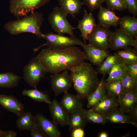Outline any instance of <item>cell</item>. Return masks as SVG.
I'll use <instances>...</instances> for the list:
<instances>
[{
    "label": "cell",
    "mask_w": 137,
    "mask_h": 137,
    "mask_svg": "<svg viewBox=\"0 0 137 137\" xmlns=\"http://www.w3.org/2000/svg\"><path fill=\"white\" fill-rule=\"evenodd\" d=\"M116 53L126 64L137 63V51L130 47L119 50Z\"/></svg>",
    "instance_id": "83f0119b"
},
{
    "label": "cell",
    "mask_w": 137,
    "mask_h": 137,
    "mask_svg": "<svg viewBox=\"0 0 137 137\" xmlns=\"http://www.w3.org/2000/svg\"><path fill=\"white\" fill-rule=\"evenodd\" d=\"M42 38L46 40V43L35 48V52L45 45H47L49 48H60L76 45L82 47L85 44L83 42L75 36L66 37L53 32L43 33Z\"/></svg>",
    "instance_id": "5b68a950"
},
{
    "label": "cell",
    "mask_w": 137,
    "mask_h": 137,
    "mask_svg": "<svg viewBox=\"0 0 137 137\" xmlns=\"http://www.w3.org/2000/svg\"><path fill=\"white\" fill-rule=\"evenodd\" d=\"M82 111L87 121L97 124H103L106 121L105 116L103 115L83 109Z\"/></svg>",
    "instance_id": "d6a6232c"
},
{
    "label": "cell",
    "mask_w": 137,
    "mask_h": 137,
    "mask_svg": "<svg viewBox=\"0 0 137 137\" xmlns=\"http://www.w3.org/2000/svg\"><path fill=\"white\" fill-rule=\"evenodd\" d=\"M22 78L13 73H0V88H12L17 86Z\"/></svg>",
    "instance_id": "484cf974"
},
{
    "label": "cell",
    "mask_w": 137,
    "mask_h": 137,
    "mask_svg": "<svg viewBox=\"0 0 137 137\" xmlns=\"http://www.w3.org/2000/svg\"><path fill=\"white\" fill-rule=\"evenodd\" d=\"M49 110L53 121L62 127L67 125L69 114L56 99L49 105Z\"/></svg>",
    "instance_id": "5bb4252c"
},
{
    "label": "cell",
    "mask_w": 137,
    "mask_h": 137,
    "mask_svg": "<svg viewBox=\"0 0 137 137\" xmlns=\"http://www.w3.org/2000/svg\"><path fill=\"white\" fill-rule=\"evenodd\" d=\"M82 109L76 110L69 114L67 125L70 132L77 128H82L85 125L87 121Z\"/></svg>",
    "instance_id": "cb8c5ba5"
},
{
    "label": "cell",
    "mask_w": 137,
    "mask_h": 137,
    "mask_svg": "<svg viewBox=\"0 0 137 137\" xmlns=\"http://www.w3.org/2000/svg\"><path fill=\"white\" fill-rule=\"evenodd\" d=\"M99 9L98 15L99 25L108 28L119 25L121 18L117 16L113 10L102 6Z\"/></svg>",
    "instance_id": "9a60e30c"
},
{
    "label": "cell",
    "mask_w": 137,
    "mask_h": 137,
    "mask_svg": "<svg viewBox=\"0 0 137 137\" xmlns=\"http://www.w3.org/2000/svg\"><path fill=\"white\" fill-rule=\"evenodd\" d=\"M125 64L127 71L131 76L137 80V63Z\"/></svg>",
    "instance_id": "8d00e7d4"
},
{
    "label": "cell",
    "mask_w": 137,
    "mask_h": 137,
    "mask_svg": "<svg viewBox=\"0 0 137 137\" xmlns=\"http://www.w3.org/2000/svg\"><path fill=\"white\" fill-rule=\"evenodd\" d=\"M106 85L107 91L109 94L115 97H117L118 100L123 94L120 79L107 81Z\"/></svg>",
    "instance_id": "f546056e"
},
{
    "label": "cell",
    "mask_w": 137,
    "mask_h": 137,
    "mask_svg": "<svg viewBox=\"0 0 137 137\" xmlns=\"http://www.w3.org/2000/svg\"><path fill=\"white\" fill-rule=\"evenodd\" d=\"M18 117L16 124L19 129L31 131L37 127L35 116L30 112L24 111Z\"/></svg>",
    "instance_id": "d6986e66"
},
{
    "label": "cell",
    "mask_w": 137,
    "mask_h": 137,
    "mask_svg": "<svg viewBox=\"0 0 137 137\" xmlns=\"http://www.w3.org/2000/svg\"><path fill=\"white\" fill-rule=\"evenodd\" d=\"M96 25L92 12L89 13L84 9L82 19L79 21L77 27H74V29H78L80 30L83 42L86 44L88 35L93 31Z\"/></svg>",
    "instance_id": "4fadbf2b"
},
{
    "label": "cell",
    "mask_w": 137,
    "mask_h": 137,
    "mask_svg": "<svg viewBox=\"0 0 137 137\" xmlns=\"http://www.w3.org/2000/svg\"><path fill=\"white\" fill-rule=\"evenodd\" d=\"M64 93L60 103L68 114L82 109L83 105L80 100L81 98L78 96L68 93V91Z\"/></svg>",
    "instance_id": "e0dca14e"
},
{
    "label": "cell",
    "mask_w": 137,
    "mask_h": 137,
    "mask_svg": "<svg viewBox=\"0 0 137 137\" xmlns=\"http://www.w3.org/2000/svg\"><path fill=\"white\" fill-rule=\"evenodd\" d=\"M119 28L133 38H137V18L125 15L121 18Z\"/></svg>",
    "instance_id": "ffe728a7"
},
{
    "label": "cell",
    "mask_w": 137,
    "mask_h": 137,
    "mask_svg": "<svg viewBox=\"0 0 137 137\" xmlns=\"http://www.w3.org/2000/svg\"><path fill=\"white\" fill-rule=\"evenodd\" d=\"M107 8L113 10L121 11L126 9L123 0H105Z\"/></svg>",
    "instance_id": "836d02e7"
},
{
    "label": "cell",
    "mask_w": 137,
    "mask_h": 137,
    "mask_svg": "<svg viewBox=\"0 0 137 137\" xmlns=\"http://www.w3.org/2000/svg\"><path fill=\"white\" fill-rule=\"evenodd\" d=\"M99 137H108V134L106 132H103L101 133L99 135Z\"/></svg>",
    "instance_id": "60d3db41"
},
{
    "label": "cell",
    "mask_w": 137,
    "mask_h": 137,
    "mask_svg": "<svg viewBox=\"0 0 137 137\" xmlns=\"http://www.w3.org/2000/svg\"><path fill=\"white\" fill-rule=\"evenodd\" d=\"M84 59L89 60L93 65H100L105 59L111 54L108 50L99 49L89 44L82 47Z\"/></svg>",
    "instance_id": "8fae6325"
},
{
    "label": "cell",
    "mask_w": 137,
    "mask_h": 137,
    "mask_svg": "<svg viewBox=\"0 0 137 137\" xmlns=\"http://www.w3.org/2000/svg\"><path fill=\"white\" fill-rule=\"evenodd\" d=\"M43 20L42 13L34 11L29 15L9 22L5 25L4 27L12 35L28 32L34 34L38 38H42L43 33L41 32L40 28Z\"/></svg>",
    "instance_id": "3957f363"
},
{
    "label": "cell",
    "mask_w": 137,
    "mask_h": 137,
    "mask_svg": "<svg viewBox=\"0 0 137 137\" xmlns=\"http://www.w3.org/2000/svg\"><path fill=\"white\" fill-rule=\"evenodd\" d=\"M126 9L135 16L137 14V0H123Z\"/></svg>",
    "instance_id": "d590c367"
},
{
    "label": "cell",
    "mask_w": 137,
    "mask_h": 137,
    "mask_svg": "<svg viewBox=\"0 0 137 137\" xmlns=\"http://www.w3.org/2000/svg\"><path fill=\"white\" fill-rule=\"evenodd\" d=\"M5 133V131L0 129V137H4Z\"/></svg>",
    "instance_id": "b9f144b4"
},
{
    "label": "cell",
    "mask_w": 137,
    "mask_h": 137,
    "mask_svg": "<svg viewBox=\"0 0 137 137\" xmlns=\"http://www.w3.org/2000/svg\"><path fill=\"white\" fill-rule=\"evenodd\" d=\"M71 132L72 137H83L84 135V131L81 128L75 129Z\"/></svg>",
    "instance_id": "f35d334b"
},
{
    "label": "cell",
    "mask_w": 137,
    "mask_h": 137,
    "mask_svg": "<svg viewBox=\"0 0 137 137\" xmlns=\"http://www.w3.org/2000/svg\"><path fill=\"white\" fill-rule=\"evenodd\" d=\"M119 58L116 53L107 57L97 69L98 73L103 75L104 77L108 74L113 66Z\"/></svg>",
    "instance_id": "4316f807"
},
{
    "label": "cell",
    "mask_w": 137,
    "mask_h": 137,
    "mask_svg": "<svg viewBox=\"0 0 137 137\" xmlns=\"http://www.w3.org/2000/svg\"><path fill=\"white\" fill-rule=\"evenodd\" d=\"M106 120L114 123H128L135 125L129 118L122 112L115 111L110 112L105 116Z\"/></svg>",
    "instance_id": "1f68e13d"
},
{
    "label": "cell",
    "mask_w": 137,
    "mask_h": 137,
    "mask_svg": "<svg viewBox=\"0 0 137 137\" xmlns=\"http://www.w3.org/2000/svg\"><path fill=\"white\" fill-rule=\"evenodd\" d=\"M127 72L125 63L119 57L109 73L106 81L121 79Z\"/></svg>",
    "instance_id": "d4e9b609"
},
{
    "label": "cell",
    "mask_w": 137,
    "mask_h": 137,
    "mask_svg": "<svg viewBox=\"0 0 137 137\" xmlns=\"http://www.w3.org/2000/svg\"><path fill=\"white\" fill-rule=\"evenodd\" d=\"M37 125L46 137H60L61 132L57 125L43 115L38 114L35 116Z\"/></svg>",
    "instance_id": "7c38bea8"
},
{
    "label": "cell",
    "mask_w": 137,
    "mask_h": 137,
    "mask_svg": "<svg viewBox=\"0 0 137 137\" xmlns=\"http://www.w3.org/2000/svg\"><path fill=\"white\" fill-rule=\"evenodd\" d=\"M30 135L32 137H46V136L38 127L31 131Z\"/></svg>",
    "instance_id": "74e56055"
},
{
    "label": "cell",
    "mask_w": 137,
    "mask_h": 137,
    "mask_svg": "<svg viewBox=\"0 0 137 137\" xmlns=\"http://www.w3.org/2000/svg\"><path fill=\"white\" fill-rule=\"evenodd\" d=\"M112 32L108 28L97 24L88 36L89 44L104 50L110 48Z\"/></svg>",
    "instance_id": "ba28073f"
},
{
    "label": "cell",
    "mask_w": 137,
    "mask_h": 137,
    "mask_svg": "<svg viewBox=\"0 0 137 137\" xmlns=\"http://www.w3.org/2000/svg\"><path fill=\"white\" fill-rule=\"evenodd\" d=\"M50 0H10L9 10L18 18L45 5Z\"/></svg>",
    "instance_id": "52a82bcc"
},
{
    "label": "cell",
    "mask_w": 137,
    "mask_h": 137,
    "mask_svg": "<svg viewBox=\"0 0 137 137\" xmlns=\"http://www.w3.org/2000/svg\"><path fill=\"white\" fill-rule=\"evenodd\" d=\"M120 80L123 93L136 91L137 80L131 76L127 71Z\"/></svg>",
    "instance_id": "4dcf8cb0"
},
{
    "label": "cell",
    "mask_w": 137,
    "mask_h": 137,
    "mask_svg": "<svg viewBox=\"0 0 137 137\" xmlns=\"http://www.w3.org/2000/svg\"><path fill=\"white\" fill-rule=\"evenodd\" d=\"M0 105L17 116L24 111V105L16 98L11 95L0 94Z\"/></svg>",
    "instance_id": "2e32d148"
},
{
    "label": "cell",
    "mask_w": 137,
    "mask_h": 137,
    "mask_svg": "<svg viewBox=\"0 0 137 137\" xmlns=\"http://www.w3.org/2000/svg\"><path fill=\"white\" fill-rule=\"evenodd\" d=\"M37 57L46 72L53 74L78 67L84 60L83 52L76 46L60 48L48 47L42 49Z\"/></svg>",
    "instance_id": "6da1fadb"
},
{
    "label": "cell",
    "mask_w": 137,
    "mask_h": 137,
    "mask_svg": "<svg viewBox=\"0 0 137 137\" xmlns=\"http://www.w3.org/2000/svg\"><path fill=\"white\" fill-rule=\"evenodd\" d=\"M130 46H133L137 51V38H133L120 29L112 32L111 40V49L116 50L123 49Z\"/></svg>",
    "instance_id": "9c48e42d"
},
{
    "label": "cell",
    "mask_w": 137,
    "mask_h": 137,
    "mask_svg": "<svg viewBox=\"0 0 137 137\" xmlns=\"http://www.w3.org/2000/svg\"><path fill=\"white\" fill-rule=\"evenodd\" d=\"M23 77L26 82L34 88H37L46 73L39 59L35 57L24 67Z\"/></svg>",
    "instance_id": "8992f818"
},
{
    "label": "cell",
    "mask_w": 137,
    "mask_h": 137,
    "mask_svg": "<svg viewBox=\"0 0 137 137\" xmlns=\"http://www.w3.org/2000/svg\"><path fill=\"white\" fill-rule=\"evenodd\" d=\"M106 81L103 78L100 81L95 90L87 98L88 108H92L96 106L106 95Z\"/></svg>",
    "instance_id": "ac0fdd59"
},
{
    "label": "cell",
    "mask_w": 137,
    "mask_h": 137,
    "mask_svg": "<svg viewBox=\"0 0 137 137\" xmlns=\"http://www.w3.org/2000/svg\"><path fill=\"white\" fill-rule=\"evenodd\" d=\"M50 78L52 88L56 96L67 92L72 87V78L67 70L53 74L50 76Z\"/></svg>",
    "instance_id": "30bf717a"
},
{
    "label": "cell",
    "mask_w": 137,
    "mask_h": 137,
    "mask_svg": "<svg viewBox=\"0 0 137 137\" xmlns=\"http://www.w3.org/2000/svg\"><path fill=\"white\" fill-rule=\"evenodd\" d=\"M116 104L115 97L106 95L97 105L89 110L103 115L113 109Z\"/></svg>",
    "instance_id": "603a6c76"
},
{
    "label": "cell",
    "mask_w": 137,
    "mask_h": 137,
    "mask_svg": "<svg viewBox=\"0 0 137 137\" xmlns=\"http://www.w3.org/2000/svg\"><path fill=\"white\" fill-rule=\"evenodd\" d=\"M122 112H129L133 110L137 102L136 91H132L123 93L118 100Z\"/></svg>",
    "instance_id": "44dd1931"
},
{
    "label": "cell",
    "mask_w": 137,
    "mask_h": 137,
    "mask_svg": "<svg viewBox=\"0 0 137 137\" xmlns=\"http://www.w3.org/2000/svg\"><path fill=\"white\" fill-rule=\"evenodd\" d=\"M67 14L60 7L56 6L54 9L48 17L49 23L52 28L58 34L64 35L67 34L75 36L74 27L67 19Z\"/></svg>",
    "instance_id": "277c9868"
},
{
    "label": "cell",
    "mask_w": 137,
    "mask_h": 137,
    "mask_svg": "<svg viewBox=\"0 0 137 137\" xmlns=\"http://www.w3.org/2000/svg\"><path fill=\"white\" fill-rule=\"evenodd\" d=\"M22 93L23 95L27 96L37 102H44L49 105L51 103L47 96L37 88L31 90H24L23 91Z\"/></svg>",
    "instance_id": "f1b7e54d"
},
{
    "label": "cell",
    "mask_w": 137,
    "mask_h": 137,
    "mask_svg": "<svg viewBox=\"0 0 137 137\" xmlns=\"http://www.w3.org/2000/svg\"><path fill=\"white\" fill-rule=\"evenodd\" d=\"M17 135V133L12 130H8L5 131L4 137H15Z\"/></svg>",
    "instance_id": "ab89813d"
},
{
    "label": "cell",
    "mask_w": 137,
    "mask_h": 137,
    "mask_svg": "<svg viewBox=\"0 0 137 137\" xmlns=\"http://www.w3.org/2000/svg\"><path fill=\"white\" fill-rule=\"evenodd\" d=\"M105 0H82L83 5H86L91 12L102 6Z\"/></svg>",
    "instance_id": "e575fe53"
},
{
    "label": "cell",
    "mask_w": 137,
    "mask_h": 137,
    "mask_svg": "<svg viewBox=\"0 0 137 137\" xmlns=\"http://www.w3.org/2000/svg\"><path fill=\"white\" fill-rule=\"evenodd\" d=\"M60 8L73 17L79 13L83 5L81 0H58Z\"/></svg>",
    "instance_id": "7402d4cb"
},
{
    "label": "cell",
    "mask_w": 137,
    "mask_h": 137,
    "mask_svg": "<svg viewBox=\"0 0 137 137\" xmlns=\"http://www.w3.org/2000/svg\"><path fill=\"white\" fill-rule=\"evenodd\" d=\"M70 73L74 88L81 98H87L99 83L98 73L90 63L84 62Z\"/></svg>",
    "instance_id": "7a4b0ae2"
}]
</instances>
